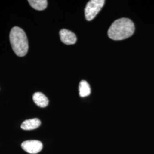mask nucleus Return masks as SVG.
Instances as JSON below:
<instances>
[{
	"instance_id": "2",
	"label": "nucleus",
	"mask_w": 154,
	"mask_h": 154,
	"mask_svg": "<svg viewBox=\"0 0 154 154\" xmlns=\"http://www.w3.org/2000/svg\"><path fill=\"white\" fill-rule=\"evenodd\" d=\"M9 37L12 49L16 54L21 57L26 55L29 44L26 34L23 30L18 26L12 28Z\"/></svg>"
},
{
	"instance_id": "6",
	"label": "nucleus",
	"mask_w": 154,
	"mask_h": 154,
	"mask_svg": "<svg viewBox=\"0 0 154 154\" xmlns=\"http://www.w3.org/2000/svg\"><path fill=\"white\" fill-rule=\"evenodd\" d=\"M33 100L35 105L41 108L46 107L49 105L48 98L44 94L40 92H37L33 94Z\"/></svg>"
},
{
	"instance_id": "7",
	"label": "nucleus",
	"mask_w": 154,
	"mask_h": 154,
	"mask_svg": "<svg viewBox=\"0 0 154 154\" xmlns=\"http://www.w3.org/2000/svg\"><path fill=\"white\" fill-rule=\"evenodd\" d=\"M41 124V122L38 118H33L23 122L21 127L24 130H32L37 128Z\"/></svg>"
},
{
	"instance_id": "4",
	"label": "nucleus",
	"mask_w": 154,
	"mask_h": 154,
	"mask_svg": "<svg viewBox=\"0 0 154 154\" xmlns=\"http://www.w3.org/2000/svg\"><path fill=\"white\" fill-rule=\"evenodd\" d=\"M22 149L29 154H38L43 148V144L37 140H30L25 141L21 144Z\"/></svg>"
},
{
	"instance_id": "9",
	"label": "nucleus",
	"mask_w": 154,
	"mask_h": 154,
	"mask_svg": "<svg viewBox=\"0 0 154 154\" xmlns=\"http://www.w3.org/2000/svg\"><path fill=\"white\" fill-rule=\"evenodd\" d=\"M28 2L33 9L37 11H44L48 6L46 0H29Z\"/></svg>"
},
{
	"instance_id": "1",
	"label": "nucleus",
	"mask_w": 154,
	"mask_h": 154,
	"mask_svg": "<svg viewBox=\"0 0 154 154\" xmlns=\"http://www.w3.org/2000/svg\"><path fill=\"white\" fill-rule=\"evenodd\" d=\"M134 31L135 26L132 21L127 18H122L112 23L108 30V35L111 39L120 41L130 37Z\"/></svg>"
},
{
	"instance_id": "3",
	"label": "nucleus",
	"mask_w": 154,
	"mask_h": 154,
	"mask_svg": "<svg viewBox=\"0 0 154 154\" xmlns=\"http://www.w3.org/2000/svg\"><path fill=\"white\" fill-rule=\"evenodd\" d=\"M105 0H91L85 9V14L88 21H91L97 16L105 5Z\"/></svg>"
},
{
	"instance_id": "5",
	"label": "nucleus",
	"mask_w": 154,
	"mask_h": 154,
	"mask_svg": "<svg viewBox=\"0 0 154 154\" xmlns=\"http://www.w3.org/2000/svg\"><path fill=\"white\" fill-rule=\"evenodd\" d=\"M60 36L61 41L66 45H73L77 42L75 34L67 29H62L60 32Z\"/></svg>"
},
{
	"instance_id": "8",
	"label": "nucleus",
	"mask_w": 154,
	"mask_h": 154,
	"mask_svg": "<svg viewBox=\"0 0 154 154\" xmlns=\"http://www.w3.org/2000/svg\"><path fill=\"white\" fill-rule=\"evenodd\" d=\"M91 93V88L88 82L85 80L81 81L79 85V94L81 97H88Z\"/></svg>"
}]
</instances>
